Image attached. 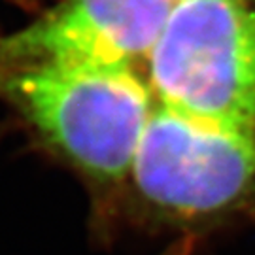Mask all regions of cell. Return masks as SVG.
I'll list each match as a JSON object with an SVG mask.
<instances>
[{"label":"cell","mask_w":255,"mask_h":255,"mask_svg":"<svg viewBox=\"0 0 255 255\" xmlns=\"http://www.w3.org/2000/svg\"><path fill=\"white\" fill-rule=\"evenodd\" d=\"M0 97L104 191L128 182L157 104L144 74L104 66L0 68Z\"/></svg>","instance_id":"obj_1"},{"label":"cell","mask_w":255,"mask_h":255,"mask_svg":"<svg viewBox=\"0 0 255 255\" xmlns=\"http://www.w3.org/2000/svg\"><path fill=\"white\" fill-rule=\"evenodd\" d=\"M128 183L147 223L202 233L255 210V127L155 104Z\"/></svg>","instance_id":"obj_2"},{"label":"cell","mask_w":255,"mask_h":255,"mask_svg":"<svg viewBox=\"0 0 255 255\" xmlns=\"http://www.w3.org/2000/svg\"><path fill=\"white\" fill-rule=\"evenodd\" d=\"M155 101L255 127V0L176 2L147 63Z\"/></svg>","instance_id":"obj_3"},{"label":"cell","mask_w":255,"mask_h":255,"mask_svg":"<svg viewBox=\"0 0 255 255\" xmlns=\"http://www.w3.org/2000/svg\"><path fill=\"white\" fill-rule=\"evenodd\" d=\"M172 0H61L0 36V68L104 66L144 74Z\"/></svg>","instance_id":"obj_4"},{"label":"cell","mask_w":255,"mask_h":255,"mask_svg":"<svg viewBox=\"0 0 255 255\" xmlns=\"http://www.w3.org/2000/svg\"><path fill=\"white\" fill-rule=\"evenodd\" d=\"M172 2H174V4H176V2H182V0H172Z\"/></svg>","instance_id":"obj_5"}]
</instances>
